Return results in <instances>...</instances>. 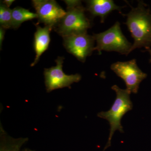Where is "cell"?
<instances>
[{"mask_svg": "<svg viewBox=\"0 0 151 151\" xmlns=\"http://www.w3.org/2000/svg\"><path fill=\"white\" fill-rule=\"evenodd\" d=\"M30 151V150H26V151Z\"/></svg>", "mask_w": 151, "mask_h": 151, "instance_id": "16", "label": "cell"}, {"mask_svg": "<svg viewBox=\"0 0 151 151\" xmlns=\"http://www.w3.org/2000/svg\"><path fill=\"white\" fill-rule=\"evenodd\" d=\"M37 18L36 13L32 12L23 8L17 7L12 10V28H18L24 22L37 19Z\"/></svg>", "mask_w": 151, "mask_h": 151, "instance_id": "11", "label": "cell"}, {"mask_svg": "<svg viewBox=\"0 0 151 151\" xmlns=\"http://www.w3.org/2000/svg\"><path fill=\"white\" fill-rule=\"evenodd\" d=\"M33 6L37 15L39 23L54 29L66 12L53 0H33Z\"/></svg>", "mask_w": 151, "mask_h": 151, "instance_id": "8", "label": "cell"}, {"mask_svg": "<svg viewBox=\"0 0 151 151\" xmlns=\"http://www.w3.org/2000/svg\"><path fill=\"white\" fill-rule=\"evenodd\" d=\"M111 70L125 82L130 93L137 94L142 81L147 76L138 67L136 59L125 62L118 61L111 65Z\"/></svg>", "mask_w": 151, "mask_h": 151, "instance_id": "5", "label": "cell"}, {"mask_svg": "<svg viewBox=\"0 0 151 151\" xmlns=\"http://www.w3.org/2000/svg\"><path fill=\"white\" fill-rule=\"evenodd\" d=\"M93 36L97 43L94 50L99 53L102 51H114L127 55L131 52L132 45L122 33L119 22L105 31Z\"/></svg>", "mask_w": 151, "mask_h": 151, "instance_id": "4", "label": "cell"}, {"mask_svg": "<svg viewBox=\"0 0 151 151\" xmlns=\"http://www.w3.org/2000/svg\"><path fill=\"white\" fill-rule=\"evenodd\" d=\"M147 50L150 53V62H151V50L150 48L147 49Z\"/></svg>", "mask_w": 151, "mask_h": 151, "instance_id": "15", "label": "cell"}, {"mask_svg": "<svg viewBox=\"0 0 151 151\" xmlns=\"http://www.w3.org/2000/svg\"><path fill=\"white\" fill-rule=\"evenodd\" d=\"M112 89L116 92V97L111 109L106 112H100L97 114L100 118L107 120L110 125V134L105 149L111 146L112 137L116 131L119 130L121 133H124L121 121L124 115L133 108L130 92L127 89H121L116 85L112 86Z\"/></svg>", "mask_w": 151, "mask_h": 151, "instance_id": "3", "label": "cell"}, {"mask_svg": "<svg viewBox=\"0 0 151 151\" xmlns=\"http://www.w3.org/2000/svg\"><path fill=\"white\" fill-rule=\"evenodd\" d=\"M12 10L3 4L0 6V24L5 29L12 28Z\"/></svg>", "mask_w": 151, "mask_h": 151, "instance_id": "12", "label": "cell"}, {"mask_svg": "<svg viewBox=\"0 0 151 151\" xmlns=\"http://www.w3.org/2000/svg\"><path fill=\"white\" fill-rule=\"evenodd\" d=\"M5 34V29L4 28L1 27H0V46L1 49L2 42L4 38V35Z\"/></svg>", "mask_w": 151, "mask_h": 151, "instance_id": "13", "label": "cell"}, {"mask_svg": "<svg viewBox=\"0 0 151 151\" xmlns=\"http://www.w3.org/2000/svg\"><path fill=\"white\" fill-rule=\"evenodd\" d=\"M36 25V31L34 35V48L36 56L34 61L31 64V66H35L38 62L42 55L48 49L50 42V33L52 28L49 26L40 27Z\"/></svg>", "mask_w": 151, "mask_h": 151, "instance_id": "10", "label": "cell"}, {"mask_svg": "<svg viewBox=\"0 0 151 151\" xmlns=\"http://www.w3.org/2000/svg\"><path fill=\"white\" fill-rule=\"evenodd\" d=\"M14 1H15L14 0H4L3 1L2 3L8 7L9 8V7L12 5V4Z\"/></svg>", "mask_w": 151, "mask_h": 151, "instance_id": "14", "label": "cell"}, {"mask_svg": "<svg viewBox=\"0 0 151 151\" xmlns=\"http://www.w3.org/2000/svg\"><path fill=\"white\" fill-rule=\"evenodd\" d=\"M86 11L92 16L99 17L101 22H104L106 17L113 11L121 12L123 6H117L112 0H89L86 1Z\"/></svg>", "mask_w": 151, "mask_h": 151, "instance_id": "9", "label": "cell"}, {"mask_svg": "<svg viewBox=\"0 0 151 151\" xmlns=\"http://www.w3.org/2000/svg\"><path fill=\"white\" fill-rule=\"evenodd\" d=\"M67 12L55 27V30L62 37L72 34L87 32L91 27L90 20L85 14L86 8L80 1H65Z\"/></svg>", "mask_w": 151, "mask_h": 151, "instance_id": "2", "label": "cell"}, {"mask_svg": "<svg viewBox=\"0 0 151 151\" xmlns=\"http://www.w3.org/2000/svg\"><path fill=\"white\" fill-rule=\"evenodd\" d=\"M64 59L63 57H58L55 60V66L45 69L44 75L47 92L64 87H70L71 84L81 80V76L78 73L67 75L64 73L63 70Z\"/></svg>", "mask_w": 151, "mask_h": 151, "instance_id": "7", "label": "cell"}, {"mask_svg": "<svg viewBox=\"0 0 151 151\" xmlns=\"http://www.w3.org/2000/svg\"><path fill=\"white\" fill-rule=\"evenodd\" d=\"M127 17L126 24L134 42L131 52L137 48H150L151 45V10L144 2L139 1L136 7L132 8Z\"/></svg>", "mask_w": 151, "mask_h": 151, "instance_id": "1", "label": "cell"}, {"mask_svg": "<svg viewBox=\"0 0 151 151\" xmlns=\"http://www.w3.org/2000/svg\"><path fill=\"white\" fill-rule=\"evenodd\" d=\"M63 45L68 52L81 62L94 51L95 39L87 32L72 34L63 37Z\"/></svg>", "mask_w": 151, "mask_h": 151, "instance_id": "6", "label": "cell"}]
</instances>
